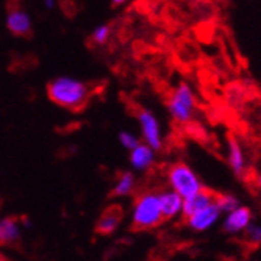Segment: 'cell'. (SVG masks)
Here are the masks:
<instances>
[{"label": "cell", "mask_w": 261, "mask_h": 261, "mask_svg": "<svg viewBox=\"0 0 261 261\" xmlns=\"http://www.w3.org/2000/svg\"><path fill=\"white\" fill-rule=\"evenodd\" d=\"M47 96L58 107L80 111L89 102L91 88L85 82L72 77H58L47 85Z\"/></svg>", "instance_id": "obj_1"}, {"label": "cell", "mask_w": 261, "mask_h": 261, "mask_svg": "<svg viewBox=\"0 0 261 261\" xmlns=\"http://www.w3.org/2000/svg\"><path fill=\"white\" fill-rule=\"evenodd\" d=\"M164 221L160 205V194L146 191L135 199L132 210V227L135 230H152Z\"/></svg>", "instance_id": "obj_2"}, {"label": "cell", "mask_w": 261, "mask_h": 261, "mask_svg": "<svg viewBox=\"0 0 261 261\" xmlns=\"http://www.w3.org/2000/svg\"><path fill=\"white\" fill-rule=\"evenodd\" d=\"M197 100L193 88L188 83H180L175 86L168 99V111L171 117L178 124H188L193 121L196 113Z\"/></svg>", "instance_id": "obj_3"}, {"label": "cell", "mask_w": 261, "mask_h": 261, "mask_svg": "<svg viewBox=\"0 0 261 261\" xmlns=\"http://www.w3.org/2000/svg\"><path fill=\"white\" fill-rule=\"evenodd\" d=\"M166 178H168L169 188L178 193L183 199L200 191L203 188L202 180L196 174V171L183 161L171 164L168 171H166Z\"/></svg>", "instance_id": "obj_4"}, {"label": "cell", "mask_w": 261, "mask_h": 261, "mask_svg": "<svg viewBox=\"0 0 261 261\" xmlns=\"http://www.w3.org/2000/svg\"><path fill=\"white\" fill-rule=\"evenodd\" d=\"M138 122L146 144H149L155 150H160L163 147V133L156 116L150 110H141L138 113Z\"/></svg>", "instance_id": "obj_5"}, {"label": "cell", "mask_w": 261, "mask_h": 261, "mask_svg": "<svg viewBox=\"0 0 261 261\" xmlns=\"http://www.w3.org/2000/svg\"><path fill=\"white\" fill-rule=\"evenodd\" d=\"M222 215H224V213L221 211L219 205L216 202H213L211 205H208L206 208L194 213V215L186 218L185 221H186V225H188L189 230L202 233V231H206V230L215 227L219 222Z\"/></svg>", "instance_id": "obj_6"}, {"label": "cell", "mask_w": 261, "mask_h": 261, "mask_svg": "<svg viewBox=\"0 0 261 261\" xmlns=\"http://www.w3.org/2000/svg\"><path fill=\"white\" fill-rule=\"evenodd\" d=\"M250 222H252L250 208L240 205L238 208L225 213V218L222 221V230L227 234L236 236V234H241Z\"/></svg>", "instance_id": "obj_7"}, {"label": "cell", "mask_w": 261, "mask_h": 261, "mask_svg": "<svg viewBox=\"0 0 261 261\" xmlns=\"http://www.w3.org/2000/svg\"><path fill=\"white\" fill-rule=\"evenodd\" d=\"M7 29L14 36H29L32 33V19L20 7H11L7 14Z\"/></svg>", "instance_id": "obj_8"}, {"label": "cell", "mask_w": 261, "mask_h": 261, "mask_svg": "<svg viewBox=\"0 0 261 261\" xmlns=\"http://www.w3.org/2000/svg\"><path fill=\"white\" fill-rule=\"evenodd\" d=\"M216 193H213L211 189L202 188L200 191L191 194L189 197L183 199V213H181V218H189L194 213L206 208L208 205H211L213 202H216Z\"/></svg>", "instance_id": "obj_9"}, {"label": "cell", "mask_w": 261, "mask_h": 261, "mask_svg": "<svg viewBox=\"0 0 261 261\" xmlns=\"http://www.w3.org/2000/svg\"><path fill=\"white\" fill-rule=\"evenodd\" d=\"M158 194H160V205H161L164 221H174V219L181 218L183 197L171 188L168 189V191H163Z\"/></svg>", "instance_id": "obj_10"}, {"label": "cell", "mask_w": 261, "mask_h": 261, "mask_svg": "<svg viewBox=\"0 0 261 261\" xmlns=\"http://www.w3.org/2000/svg\"><path fill=\"white\" fill-rule=\"evenodd\" d=\"M227 161L230 169L233 171L234 175L243 177L247 171V161L244 155V149L240 144L238 139L230 138L228 139V146H227Z\"/></svg>", "instance_id": "obj_11"}, {"label": "cell", "mask_w": 261, "mask_h": 261, "mask_svg": "<svg viewBox=\"0 0 261 261\" xmlns=\"http://www.w3.org/2000/svg\"><path fill=\"white\" fill-rule=\"evenodd\" d=\"M155 149H152L146 142H139V144L130 150V164L135 171H147L155 163Z\"/></svg>", "instance_id": "obj_12"}, {"label": "cell", "mask_w": 261, "mask_h": 261, "mask_svg": "<svg viewBox=\"0 0 261 261\" xmlns=\"http://www.w3.org/2000/svg\"><path fill=\"white\" fill-rule=\"evenodd\" d=\"M121 221H122V210L119 206H110L99 218L96 230L100 234H111L117 230Z\"/></svg>", "instance_id": "obj_13"}, {"label": "cell", "mask_w": 261, "mask_h": 261, "mask_svg": "<svg viewBox=\"0 0 261 261\" xmlns=\"http://www.w3.org/2000/svg\"><path fill=\"white\" fill-rule=\"evenodd\" d=\"M20 219L4 218L0 221V246H14L20 241Z\"/></svg>", "instance_id": "obj_14"}, {"label": "cell", "mask_w": 261, "mask_h": 261, "mask_svg": "<svg viewBox=\"0 0 261 261\" xmlns=\"http://www.w3.org/2000/svg\"><path fill=\"white\" fill-rule=\"evenodd\" d=\"M136 186V178L132 172H124L116 180L114 188H113V196L114 197H125L135 191Z\"/></svg>", "instance_id": "obj_15"}, {"label": "cell", "mask_w": 261, "mask_h": 261, "mask_svg": "<svg viewBox=\"0 0 261 261\" xmlns=\"http://www.w3.org/2000/svg\"><path fill=\"white\" fill-rule=\"evenodd\" d=\"M216 203L219 205L221 211L224 213H228L234 208H238L241 203H240V199L236 197L234 194H230V193H225V194H218L216 196Z\"/></svg>", "instance_id": "obj_16"}, {"label": "cell", "mask_w": 261, "mask_h": 261, "mask_svg": "<svg viewBox=\"0 0 261 261\" xmlns=\"http://www.w3.org/2000/svg\"><path fill=\"white\" fill-rule=\"evenodd\" d=\"M246 236V241L252 246H261V225L250 222L246 230L243 231Z\"/></svg>", "instance_id": "obj_17"}, {"label": "cell", "mask_w": 261, "mask_h": 261, "mask_svg": "<svg viewBox=\"0 0 261 261\" xmlns=\"http://www.w3.org/2000/svg\"><path fill=\"white\" fill-rule=\"evenodd\" d=\"M110 35H111L110 25L103 23V25H99L96 30L92 32V35H91V42H92V44H96V45H103V44L110 39Z\"/></svg>", "instance_id": "obj_18"}, {"label": "cell", "mask_w": 261, "mask_h": 261, "mask_svg": "<svg viewBox=\"0 0 261 261\" xmlns=\"http://www.w3.org/2000/svg\"><path fill=\"white\" fill-rule=\"evenodd\" d=\"M119 142H121V146L124 147V149H127V150H132V149H135L138 144H139V139H138V136L135 135V133H132V132H121L119 133Z\"/></svg>", "instance_id": "obj_19"}, {"label": "cell", "mask_w": 261, "mask_h": 261, "mask_svg": "<svg viewBox=\"0 0 261 261\" xmlns=\"http://www.w3.org/2000/svg\"><path fill=\"white\" fill-rule=\"evenodd\" d=\"M19 219H20V224H22V225H25L27 228H30V227H32V222H30V219H29V218H19Z\"/></svg>", "instance_id": "obj_20"}, {"label": "cell", "mask_w": 261, "mask_h": 261, "mask_svg": "<svg viewBox=\"0 0 261 261\" xmlns=\"http://www.w3.org/2000/svg\"><path fill=\"white\" fill-rule=\"evenodd\" d=\"M54 5H55V0H45V7L47 8H54Z\"/></svg>", "instance_id": "obj_21"}, {"label": "cell", "mask_w": 261, "mask_h": 261, "mask_svg": "<svg viewBox=\"0 0 261 261\" xmlns=\"http://www.w3.org/2000/svg\"><path fill=\"white\" fill-rule=\"evenodd\" d=\"M256 188H258V191H259V194H261V175L256 177Z\"/></svg>", "instance_id": "obj_22"}, {"label": "cell", "mask_w": 261, "mask_h": 261, "mask_svg": "<svg viewBox=\"0 0 261 261\" xmlns=\"http://www.w3.org/2000/svg\"><path fill=\"white\" fill-rule=\"evenodd\" d=\"M111 2H113L114 5H122V4L127 2V0H111Z\"/></svg>", "instance_id": "obj_23"}, {"label": "cell", "mask_w": 261, "mask_h": 261, "mask_svg": "<svg viewBox=\"0 0 261 261\" xmlns=\"http://www.w3.org/2000/svg\"><path fill=\"white\" fill-rule=\"evenodd\" d=\"M194 2H203V0H194Z\"/></svg>", "instance_id": "obj_24"}]
</instances>
